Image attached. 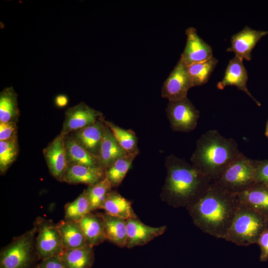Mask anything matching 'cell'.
<instances>
[{"instance_id": "e575fe53", "label": "cell", "mask_w": 268, "mask_h": 268, "mask_svg": "<svg viewBox=\"0 0 268 268\" xmlns=\"http://www.w3.org/2000/svg\"><path fill=\"white\" fill-rule=\"evenodd\" d=\"M257 244L260 248V261L262 262L268 260V228L261 235Z\"/></svg>"}, {"instance_id": "83f0119b", "label": "cell", "mask_w": 268, "mask_h": 268, "mask_svg": "<svg viewBox=\"0 0 268 268\" xmlns=\"http://www.w3.org/2000/svg\"><path fill=\"white\" fill-rule=\"evenodd\" d=\"M104 122L112 132L119 145L127 153L139 154L137 138L134 131L130 129H124L105 119Z\"/></svg>"}, {"instance_id": "4fadbf2b", "label": "cell", "mask_w": 268, "mask_h": 268, "mask_svg": "<svg viewBox=\"0 0 268 268\" xmlns=\"http://www.w3.org/2000/svg\"><path fill=\"white\" fill-rule=\"evenodd\" d=\"M268 34V31L256 30L245 26L242 30L232 35L231 46L226 51L234 52L236 56L242 60L250 61L252 50L259 40Z\"/></svg>"}, {"instance_id": "9a60e30c", "label": "cell", "mask_w": 268, "mask_h": 268, "mask_svg": "<svg viewBox=\"0 0 268 268\" xmlns=\"http://www.w3.org/2000/svg\"><path fill=\"white\" fill-rule=\"evenodd\" d=\"M248 79V72L243 65V60L235 56L229 61L223 78L217 83V88L222 90L227 86H235L239 90L247 94L260 106L261 103L252 96L247 87Z\"/></svg>"}, {"instance_id": "d6986e66", "label": "cell", "mask_w": 268, "mask_h": 268, "mask_svg": "<svg viewBox=\"0 0 268 268\" xmlns=\"http://www.w3.org/2000/svg\"><path fill=\"white\" fill-rule=\"evenodd\" d=\"M237 195L240 203L268 217V186L256 183Z\"/></svg>"}, {"instance_id": "4316f807", "label": "cell", "mask_w": 268, "mask_h": 268, "mask_svg": "<svg viewBox=\"0 0 268 268\" xmlns=\"http://www.w3.org/2000/svg\"><path fill=\"white\" fill-rule=\"evenodd\" d=\"M137 156L127 153L115 160L105 171V178L113 188L121 185L133 162Z\"/></svg>"}, {"instance_id": "484cf974", "label": "cell", "mask_w": 268, "mask_h": 268, "mask_svg": "<svg viewBox=\"0 0 268 268\" xmlns=\"http://www.w3.org/2000/svg\"><path fill=\"white\" fill-rule=\"evenodd\" d=\"M19 115L16 92L12 86L5 88L0 93V122L17 123Z\"/></svg>"}, {"instance_id": "52a82bcc", "label": "cell", "mask_w": 268, "mask_h": 268, "mask_svg": "<svg viewBox=\"0 0 268 268\" xmlns=\"http://www.w3.org/2000/svg\"><path fill=\"white\" fill-rule=\"evenodd\" d=\"M34 225L38 233L36 247L40 260L61 255L65 249L57 224L51 220L38 217Z\"/></svg>"}, {"instance_id": "1f68e13d", "label": "cell", "mask_w": 268, "mask_h": 268, "mask_svg": "<svg viewBox=\"0 0 268 268\" xmlns=\"http://www.w3.org/2000/svg\"><path fill=\"white\" fill-rule=\"evenodd\" d=\"M19 153L18 138L0 141V173L4 174Z\"/></svg>"}, {"instance_id": "5b68a950", "label": "cell", "mask_w": 268, "mask_h": 268, "mask_svg": "<svg viewBox=\"0 0 268 268\" xmlns=\"http://www.w3.org/2000/svg\"><path fill=\"white\" fill-rule=\"evenodd\" d=\"M36 227L13 237L0 252V268H35L40 260L36 247Z\"/></svg>"}, {"instance_id": "74e56055", "label": "cell", "mask_w": 268, "mask_h": 268, "mask_svg": "<svg viewBox=\"0 0 268 268\" xmlns=\"http://www.w3.org/2000/svg\"><path fill=\"white\" fill-rule=\"evenodd\" d=\"M265 135L268 138V120L266 125Z\"/></svg>"}, {"instance_id": "e0dca14e", "label": "cell", "mask_w": 268, "mask_h": 268, "mask_svg": "<svg viewBox=\"0 0 268 268\" xmlns=\"http://www.w3.org/2000/svg\"><path fill=\"white\" fill-rule=\"evenodd\" d=\"M105 178V172L100 167L68 164L62 182L69 184L94 185Z\"/></svg>"}, {"instance_id": "8992f818", "label": "cell", "mask_w": 268, "mask_h": 268, "mask_svg": "<svg viewBox=\"0 0 268 268\" xmlns=\"http://www.w3.org/2000/svg\"><path fill=\"white\" fill-rule=\"evenodd\" d=\"M257 160L243 154L235 159L219 178L213 181L229 192L238 194L256 183Z\"/></svg>"}, {"instance_id": "7402d4cb", "label": "cell", "mask_w": 268, "mask_h": 268, "mask_svg": "<svg viewBox=\"0 0 268 268\" xmlns=\"http://www.w3.org/2000/svg\"><path fill=\"white\" fill-rule=\"evenodd\" d=\"M57 224L65 250L79 249L87 246L83 233L77 221L63 220Z\"/></svg>"}, {"instance_id": "cb8c5ba5", "label": "cell", "mask_w": 268, "mask_h": 268, "mask_svg": "<svg viewBox=\"0 0 268 268\" xmlns=\"http://www.w3.org/2000/svg\"><path fill=\"white\" fill-rule=\"evenodd\" d=\"M102 216L106 239L119 247H126V220L106 213H102Z\"/></svg>"}, {"instance_id": "603a6c76", "label": "cell", "mask_w": 268, "mask_h": 268, "mask_svg": "<svg viewBox=\"0 0 268 268\" xmlns=\"http://www.w3.org/2000/svg\"><path fill=\"white\" fill-rule=\"evenodd\" d=\"M100 208L106 213L125 220L136 218L131 202L122 196L119 193L112 191Z\"/></svg>"}, {"instance_id": "9c48e42d", "label": "cell", "mask_w": 268, "mask_h": 268, "mask_svg": "<svg viewBox=\"0 0 268 268\" xmlns=\"http://www.w3.org/2000/svg\"><path fill=\"white\" fill-rule=\"evenodd\" d=\"M193 87L188 74L187 66L180 59L161 88V96L169 101L187 97L189 90Z\"/></svg>"}, {"instance_id": "8fae6325", "label": "cell", "mask_w": 268, "mask_h": 268, "mask_svg": "<svg viewBox=\"0 0 268 268\" xmlns=\"http://www.w3.org/2000/svg\"><path fill=\"white\" fill-rule=\"evenodd\" d=\"M49 172L54 178L62 182L68 165L65 135H58L43 150Z\"/></svg>"}, {"instance_id": "ba28073f", "label": "cell", "mask_w": 268, "mask_h": 268, "mask_svg": "<svg viewBox=\"0 0 268 268\" xmlns=\"http://www.w3.org/2000/svg\"><path fill=\"white\" fill-rule=\"evenodd\" d=\"M166 113L172 130L185 133L196 128L200 115V111L188 97L169 101Z\"/></svg>"}, {"instance_id": "44dd1931", "label": "cell", "mask_w": 268, "mask_h": 268, "mask_svg": "<svg viewBox=\"0 0 268 268\" xmlns=\"http://www.w3.org/2000/svg\"><path fill=\"white\" fill-rule=\"evenodd\" d=\"M64 135L68 164L83 165L101 168L98 157L87 151L78 144L70 134Z\"/></svg>"}, {"instance_id": "ac0fdd59", "label": "cell", "mask_w": 268, "mask_h": 268, "mask_svg": "<svg viewBox=\"0 0 268 268\" xmlns=\"http://www.w3.org/2000/svg\"><path fill=\"white\" fill-rule=\"evenodd\" d=\"M92 212L86 214L77 222L83 233L87 246L93 247L102 243L106 239L102 213Z\"/></svg>"}, {"instance_id": "d6a6232c", "label": "cell", "mask_w": 268, "mask_h": 268, "mask_svg": "<svg viewBox=\"0 0 268 268\" xmlns=\"http://www.w3.org/2000/svg\"><path fill=\"white\" fill-rule=\"evenodd\" d=\"M17 123L0 122V141L18 138Z\"/></svg>"}, {"instance_id": "ffe728a7", "label": "cell", "mask_w": 268, "mask_h": 268, "mask_svg": "<svg viewBox=\"0 0 268 268\" xmlns=\"http://www.w3.org/2000/svg\"><path fill=\"white\" fill-rule=\"evenodd\" d=\"M127 154L119 145L109 127L105 124L98 156L101 167L105 172L115 160Z\"/></svg>"}, {"instance_id": "d4e9b609", "label": "cell", "mask_w": 268, "mask_h": 268, "mask_svg": "<svg viewBox=\"0 0 268 268\" xmlns=\"http://www.w3.org/2000/svg\"><path fill=\"white\" fill-rule=\"evenodd\" d=\"M66 268H91L94 262L93 247H85L65 250L60 255Z\"/></svg>"}, {"instance_id": "f1b7e54d", "label": "cell", "mask_w": 268, "mask_h": 268, "mask_svg": "<svg viewBox=\"0 0 268 268\" xmlns=\"http://www.w3.org/2000/svg\"><path fill=\"white\" fill-rule=\"evenodd\" d=\"M217 63L218 60L213 56L206 61L187 66L193 87L207 83Z\"/></svg>"}, {"instance_id": "8d00e7d4", "label": "cell", "mask_w": 268, "mask_h": 268, "mask_svg": "<svg viewBox=\"0 0 268 268\" xmlns=\"http://www.w3.org/2000/svg\"><path fill=\"white\" fill-rule=\"evenodd\" d=\"M55 102L57 106L64 107L68 103L67 97L65 95H59L56 97Z\"/></svg>"}, {"instance_id": "2e32d148", "label": "cell", "mask_w": 268, "mask_h": 268, "mask_svg": "<svg viewBox=\"0 0 268 268\" xmlns=\"http://www.w3.org/2000/svg\"><path fill=\"white\" fill-rule=\"evenodd\" d=\"M104 120L103 117L90 126L69 134L78 144L98 157L105 127Z\"/></svg>"}, {"instance_id": "6da1fadb", "label": "cell", "mask_w": 268, "mask_h": 268, "mask_svg": "<svg viewBox=\"0 0 268 268\" xmlns=\"http://www.w3.org/2000/svg\"><path fill=\"white\" fill-rule=\"evenodd\" d=\"M239 203L236 194L212 181L206 192L187 208L197 227L205 233L224 239Z\"/></svg>"}, {"instance_id": "f546056e", "label": "cell", "mask_w": 268, "mask_h": 268, "mask_svg": "<svg viewBox=\"0 0 268 268\" xmlns=\"http://www.w3.org/2000/svg\"><path fill=\"white\" fill-rule=\"evenodd\" d=\"M92 212L85 189L73 201L65 206V220L78 221L87 213Z\"/></svg>"}, {"instance_id": "7c38bea8", "label": "cell", "mask_w": 268, "mask_h": 268, "mask_svg": "<svg viewBox=\"0 0 268 268\" xmlns=\"http://www.w3.org/2000/svg\"><path fill=\"white\" fill-rule=\"evenodd\" d=\"M187 41L180 59L187 66L203 62L213 57L211 46L198 34L194 27H189L186 30Z\"/></svg>"}, {"instance_id": "7a4b0ae2", "label": "cell", "mask_w": 268, "mask_h": 268, "mask_svg": "<svg viewBox=\"0 0 268 268\" xmlns=\"http://www.w3.org/2000/svg\"><path fill=\"white\" fill-rule=\"evenodd\" d=\"M167 176L162 197L174 207H187L198 200L212 182L184 159L170 155L165 159Z\"/></svg>"}, {"instance_id": "30bf717a", "label": "cell", "mask_w": 268, "mask_h": 268, "mask_svg": "<svg viewBox=\"0 0 268 268\" xmlns=\"http://www.w3.org/2000/svg\"><path fill=\"white\" fill-rule=\"evenodd\" d=\"M102 114L84 102L68 108L61 134L66 135L90 126L103 118Z\"/></svg>"}, {"instance_id": "4dcf8cb0", "label": "cell", "mask_w": 268, "mask_h": 268, "mask_svg": "<svg viewBox=\"0 0 268 268\" xmlns=\"http://www.w3.org/2000/svg\"><path fill=\"white\" fill-rule=\"evenodd\" d=\"M112 186L105 178L99 182L88 186L86 195L91 207V210L100 208L112 191Z\"/></svg>"}, {"instance_id": "d590c367", "label": "cell", "mask_w": 268, "mask_h": 268, "mask_svg": "<svg viewBox=\"0 0 268 268\" xmlns=\"http://www.w3.org/2000/svg\"><path fill=\"white\" fill-rule=\"evenodd\" d=\"M35 268H66L60 256H56L42 260Z\"/></svg>"}, {"instance_id": "836d02e7", "label": "cell", "mask_w": 268, "mask_h": 268, "mask_svg": "<svg viewBox=\"0 0 268 268\" xmlns=\"http://www.w3.org/2000/svg\"><path fill=\"white\" fill-rule=\"evenodd\" d=\"M256 182L268 186V160H257Z\"/></svg>"}, {"instance_id": "5bb4252c", "label": "cell", "mask_w": 268, "mask_h": 268, "mask_svg": "<svg viewBox=\"0 0 268 268\" xmlns=\"http://www.w3.org/2000/svg\"><path fill=\"white\" fill-rule=\"evenodd\" d=\"M127 240L126 247L132 248L142 246L154 238L162 235L166 230V226L153 227L146 225L137 217L126 220Z\"/></svg>"}, {"instance_id": "277c9868", "label": "cell", "mask_w": 268, "mask_h": 268, "mask_svg": "<svg viewBox=\"0 0 268 268\" xmlns=\"http://www.w3.org/2000/svg\"><path fill=\"white\" fill-rule=\"evenodd\" d=\"M268 228V217L240 203L224 239L238 246H248L257 244Z\"/></svg>"}, {"instance_id": "3957f363", "label": "cell", "mask_w": 268, "mask_h": 268, "mask_svg": "<svg viewBox=\"0 0 268 268\" xmlns=\"http://www.w3.org/2000/svg\"><path fill=\"white\" fill-rule=\"evenodd\" d=\"M242 154L234 139L210 130L197 140L191 161L201 172L215 181L231 163Z\"/></svg>"}]
</instances>
